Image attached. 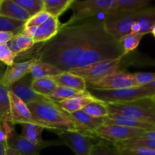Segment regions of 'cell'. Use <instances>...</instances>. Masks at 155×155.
I'll return each instance as SVG.
<instances>
[{"mask_svg": "<svg viewBox=\"0 0 155 155\" xmlns=\"http://www.w3.org/2000/svg\"><path fill=\"white\" fill-rule=\"evenodd\" d=\"M99 21L92 18L79 24L60 27L55 36L38 48L36 58L63 72L76 69Z\"/></svg>", "mask_w": 155, "mask_h": 155, "instance_id": "1", "label": "cell"}, {"mask_svg": "<svg viewBox=\"0 0 155 155\" xmlns=\"http://www.w3.org/2000/svg\"><path fill=\"white\" fill-rule=\"evenodd\" d=\"M120 56H124V50L119 41L107 33L103 20H100L76 69L85 68L102 61L112 60Z\"/></svg>", "mask_w": 155, "mask_h": 155, "instance_id": "2", "label": "cell"}, {"mask_svg": "<svg viewBox=\"0 0 155 155\" xmlns=\"http://www.w3.org/2000/svg\"><path fill=\"white\" fill-rule=\"evenodd\" d=\"M27 107L33 117L42 123L48 130L83 133L71 114L64 110L57 102L49 99L31 103L27 104Z\"/></svg>", "mask_w": 155, "mask_h": 155, "instance_id": "3", "label": "cell"}, {"mask_svg": "<svg viewBox=\"0 0 155 155\" xmlns=\"http://www.w3.org/2000/svg\"><path fill=\"white\" fill-rule=\"evenodd\" d=\"M116 0H74L71 5L72 8V17L60 27L72 25L80 22L88 18H92L98 14H105L106 15L116 11Z\"/></svg>", "mask_w": 155, "mask_h": 155, "instance_id": "4", "label": "cell"}, {"mask_svg": "<svg viewBox=\"0 0 155 155\" xmlns=\"http://www.w3.org/2000/svg\"><path fill=\"white\" fill-rule=\"evenodd\" d=\"M88 91L92 96L107 104H122L155 96V90L144 86L116 90L88 89Z\"/></svg>", "mask_w": 155, "mask_h": 155, "instance_id": "5", "label": "cell"}, {"mask_svg": "<svg viewBox=\"0 0 155 155\" xmlns=\"http://www.w3.org/2000/svg\"><path fill=\"white\" fill-rule=\"evenodd\" d=\"M109 114H118L132 119L155 125L154 103L151 98L122 104H107Z\"/></svg>", "mask_w": 155, "mask_h": 155, "instance_id": "6", "label": "cell"}, {"mask_svg": "<svg viewBox=\"0 0 155 155\" xmlns=\"http://www.w3.org/2000/svg\"><path fill=\"white\" fill-rule=\"evenodd\" d=\"M142 10L133 12L115 11L108 14L103 19L106 30L114 39L119 41L123 36L131 33L132 26L137 21Z\"/></svg>", "mask_w": 155, "mask_h": 155, "instance_id": "7", "label": "cell"}, {"mask_svg": "<svg viewBox=\"0 0 155 155\" xmlns=\"http://www.w3.org/2000/svg\"><path fill=\"white\" fill-rule=\"evenodd\" d=\"M63 145L71 148L76 155H90L92 148L100 140L92 134L77 131H54Z\"/></svg>", "mask_w": 155, "mask_h": 155, "instance_id": "8", "label": "cell"}, {"mask_svg": "<svg viewBox=\"0 0 155 155\" xmlns=\"http://www.w3.org/2000/svg\"><path fill=\"white\" fill-rule=\"evenodd\" d=\"M87 90H116L127 88L137 87L133 74L126 72L124 70H118L100 80L86 82Z\"/></svg>", "mask_w": 155, "mask_h": 155, "instance_id": "9", "label": "cell"}, {"mask_svg": "<svg viewBox=\"0 0 155 155\" xmlns=\"http://www.w3.org/2000/svg\"><path fill=\"white\" fill-rule=\"evenodd\" d=\"M124 58V56H120L112 60L102 61L85 68L71 70L68 72L82 77L86 82L95 81L120 70V64Z\"/></svg>", "mask_w": 155, "mask_h": 155, "instance_id": "10", "label": "cell"}, {"mask_svg": "<svg viewBox=\"0 0 155 155\" xmlns=\"http://www.w3.org/2000/svg\"><path fill=\"white\" fill-rule=\"evenodd\" d=\"M146 130L120 125L103 124L95 131V135L99 139L111 143H120L142 136Z\"/></svg>", "mask_w": 155, "mask_h": 155, "instance_id": "11", "label": "cell"}, {"mask_svg": "<svg viewBox=\"0 0 155 155\" xmlns=\"http://www.w3.org/2000/svg\"><path fill=\"white\" fill-rule=\"evenodd\" d=\"M8 145L22 155H38L39 154V151L44 148L64 145L60 139L49 141L42 140L39 143L35 144L26 139L21 135H18L13 130L8 136Z\"/></svg>", "mask_w": 155, "mask_h": 155, "instance_id": "12", "label": "cell"}, {"mask_svg": "<svg viewBox=\"0 0 155 155\" xmlns=\"http://www.w3.org/2000/svg\"><path fill=\"white\" fill-rule=\"evenodd\" d=\"M9 98V117L8 122L13 125L15 124H32L39 126L43 129L47 127L42 123L35 119L29 110L27 104H25L18 96L8 91ZM48 130V129H47Z\"/></svg>", "mask_w": 155, "mask_h": 155, "instance_id": "13", "label": "cell"}, {"mask_svg": "<svg viewBox=\"0 0 155 155\" xmlns=\"http://www.w3.org/2000/svg\"><path fill=\"white\" fill-rule=\"evenodd\" d=\"M36 59V58L33 57L25 61L15 62L12 65L7 67L0 78L1 84L9 89L16 82L30 74Z\"/></svg>", "mask_w": 155, "mask_h": 155, "instance_id": "14", "label": "cell"}, {"mask_svg": "<svg viewBox=\"0 0 155 155\" xmlns=\"http://www.w3.org/2000/svg\"><path fill=\"white\" fill-rule=\"evenodd\" d=\"M33 78L30 74L21 78L18 82L12 85L8 89L9 91L22 100L25 104H29L38 101L49 100L47 97L37 94L33 91L31 87Z\"/></svg>", "mask_w": 155, "mask_h": 155, "instance_id": "15", "label": "cell"}, {"mask_svg": "<svg viewBox=\"0 0 155 155\" xmlns=\"http://www.w3.org/2000/svg\"><path fill=\"white\" fill-rule=\"evenodd\" d=\"M58 18L51 16L43 24L37 27L33 39L35 44L44 43L52 39L60 30Z\"/></svg>", "mask_w": 155, "mask_h": 155, "instance_id": "16", "label": "cell"}, {"mask_svg": "<svg viewBox=\"0 0 155 155\" xmlns=\"http://www.w3.org/2000/svg\"><path fill=\"white\" fill-rule=\"evenodd\" d=\"M70 114L83 133L95 135V131L104 124V118L93 117L83 110Z\"/></svg>", "mask_w": 155, "mask_h": 155, "instance_id": "17", "label": "cell"}, {"mask_svg": "<svg viewBox=\"0 0 155 155\" xmlns=\"http://www.w3.org/2000/svg\"><path fill=\"white\" fill-rule=\"evenodd\" d=\"M104 124L124 126V127H132V128L142 129L146 131L155 130V125L141 122L118 114H109L108 117L104 118Z\"/></svg>", "mask_w": 155, "mask_h": 155, "instance_id": "18", "label": "cell"}, {"mask_svg": "<svg viewBox=\"0 0 155 155\" xmlns=\"http://www.w3.org/2000/svg\"><path fill=\"white\" fill-rule=\"evenodd\" d=\"M0 16L24 23L30 18L28 13L15 0H0Z\"/></svg>", "mask_w": 155, "mask_h": 155, "instance_id": "19", "label": "cell"}, {"mask_svg": "<svg viewBox=\"0 0 155 155\" xmlns=\"http://www.w3.org/2000/svg\"><path fill=\"white\" fill-rule=\"evenodd\" d=\"M51 79L59 86L70 88L78 91L87 90V83L82 77L70 72H62L58 75L51 77Z\"/></svg>", "mask_w": 155, "mask_h": 155, "instance_id": "20", "label": "cell"}, {"mask_svg": "<svg viewBox=\"0 0 155 155\" xmlns=\"http://www.w3.org/2000/svg\"><path fill=\"white\" fill-rule=\"evenodd\" d=\"M97 101H99V100L89 93L85 95H80V96L67 98L57 103L67 113L73 114L78 110H83L86 105Z\"/></svg>", "mask_w": 155, "mask_h": 155, "instance_id": "21", "label": "cell"}, {"mask_svg": "<svg viewBox=\"0 0 155 155\" xmlns=\"http://www.w3.org/2000/svg\"><path fill=\"white\" fill-rule=\"evenodd\" d=\"M6 45L14 54L18 56L21 53H24L31 49L35 43L33 38L29 37L20 32L14 35L12 39Z\"/></svg>", "mask_w": 155, "mask_h": 155, "instance_id": "22", "label": "cell"}, {"mask_svg": "<svg viewBox=\"0 0 155 155\" xmlns=\"http://www.w3.org/2000/svg\"><path fill=\"white\" fill-rule=\"evenodd\" d=\"M62 72L63 71L59 70L56 67L50 64L41 61L39 59L36 58L30 69V74L33 79H39L54 77Z\"/></svg>", "mask_w": 155, "mask_h": 155, "instance_id": "23", "label": "cell"}, {"mask_svg": "<svg viewBox=\"0 0 155 155\" xmlns=\"http://www.w3.org/2000/svg\"><path fill=\"white\" fill-rule=\"evenodd\" d=\"M74 0H44V11L51 16L59 18L70 8Z\"/></svg>", "mask_w": 155, "mask_h": 155, "instance_id": "24", "label": "cell"}, {"mask_svg": "<svg viewBox=\"0 0 155 155\" xmlns=\"http://www.w3.org/2000/svg\"><path fill=\"white\" fill-rule=\"evenodd\" d=\"M31 87L33 91L37 94L48 97L53 93V92L58 87V85L51 77H45V78L33 79Z\"/></svg>", "mask_w": 155, "mask_h": 155, "instance_id": "25", "label": "cell"}, {"mask_svg": "<svg viewBox=\"0 0 155 155\" xmlns=\"http://www.w3.org/2000/svg\"><path fill=\"white\" fill-rule=\"evenodd\" d=\"M136 22L141 27L140 33L146 35L151 33L153 26L155 25V7H148L142 9Z\"/></svg>", "mask_w": 155, "mask_h": 155, "instance_id": "26", "label": "cell"}, {"mask_svg": "<svg viewBox=\"0 0 155 155\" xmlns=\"http://www.w3.org/2000/svg\"><path fill=\"white\" fill-rule=\"evenodd\" d=\"M116 11L123 12H137L149 7L151 3L148 0H116Z\"/></svg>", "mask_w": 155, "mask_h": 155, "instance_id": "27", "label": "cell"}, {"mask_svg": "<svg viewBox=\"0 0 155 155\" xmlns=\"http://www.w3.org/2000/svg\"><path fill=\"white\" fill-rule=\"evenodd\" d=\"M89 91H78L75 89H70V88L63 87V86H59L56 88L55 90L53 92L52 94L48 96L47 98H49L51 101L54 102H60L63 100L67 98H72V97L80 96V95H85L89 94Z\"/></svg>", "mask_w": 155, "mask_h": 155, "instance_id": "28", "label": "cell"}, {"mask_svg": "<svg viewBox=\"0 0 155 155\" xmlns=\"http://www.w3.org/2000/svg\"><path fill=\"white\" fill-rule=\"evenodd\" d=\"M145 35L142 33H129L126 36H123L119 40L120 44L124 50V56L125 57L130 52L136 50L139 46L141 40Z\"/></svg>", "mask_w": 155, "mask_h": 155, "instance_id": "29", "label": "cell"}, {"mask_svg": "<svg viewBox=\"0 0 155 155\" xmlns=\"http://www.w3.org/2000/svg\"><path fill=\"white\" fill-rule=\"evenodd\" d=\"M21 136L35 144L42 142V133L44 130L42 127L32 124H21Z\"/></svg>", "mask_w": 155, "mask_h": 155, "instance_id": "30", "label": "cell"}, {"mask_svg": "<svg viewBox=\"0 0 155 155\" xmlns=\"http://www.w3.org/2000/svg\"><path fill=\"white\" fill-rule=\"evenodd\" d=\"M83 110L87 114L95 118H105L109 115L107 104L100 100L90 103L86 105Z\"/></svg>", "mask_w": 155, "mask_h": 155, "instance_id": "31", "label": "cell"}, {"mask_svg": "<svg viewBox=\"0 0 155 155\" xmlns=\"http://www.w3.org/2000/svg\"><path fill=\"white\" fill-rule=\"evenodd\" d=\"M2 69L0 68V78L2 75ZM8 89L3 86L0 83V123L3 121H8L9 117V98H8Z\"/></svg>", "mask_w": 155, "mask_h": 155, "instance_id": "32", "label": "cell"}, {"mask_svg": "<svg viewBox=\"0 0 155 155\" xmlns=\"http://www.w3.org/2000/svg\"><path fill=\"white\" fill-rule=\"evenodd\" d=\"M90 155H120L114 144L100 139L92 148Z\"/></svg>", "mask_w": 155, "mask_h": 155, "instance_id": "33", "label": "cell"}, {"mask_svg": "<svg viewBox=\"0 0 155 155\" xmlns=\"http://www.w3.org/2000/svg\"><path fill=\"white\" fill-rule=\"evenodd\" d=\"M24 25L23 21L0 16V31L2 32H12L16 34L21 32Z\"/></svg>", "mask_w": 155, "mask_h": 155, "instance_id": "34", "label": "cell"}, {"mask_svg": "<svg viewBox=\"0 0 155 155\" xmlns=\"http://www.w3.org/2000/svg\"><path fill=\"white\" fill-rule=\"evenodd\" d=\"M28 13L30 17L44 10V0H15Z\"/></svg>", "mask_w": 155, "mask_h": 155, "instance_id": "35", "label": "cell"}, {"mask_svg": "<svg viewBox=\"0 0 155 155\" xmlns=\"http://www.w3.org/2000/svg\"><path fill=\"white\" fill-rule=\"evenodd\" d=\"M114 145L120 155H155V149L151 148L145 147H124L115 144Z\"/></svg>", "mask_w": 155, "mask_h": 155, "instance_id": "36", "label": "cell"}, {"mask_svg": "<svg viewBox=\"0 0 155 155\" xmlns=\"http://www.w3.org/2000/svg\"><path fill=\"white\" fill-rule=\"evenodd\" d=\"M115 145L124 147H145L155 149V139H147L137 137L120 143H116Z\"/></svg>", "mask_w": 155, "mask_h": 155, "instance_id": "37", "label": "cell"}, {"mask_svg": "<svg viewBox=\"0 0 155 155\" xmlns=\"http://www.w3.org/2000/svg\"><path fill=\"white\" fill-rule=\"evenodd\" d=\"M51 15L45 11H42L39 13L36 14L33 17H30L25 23L24 27H39L43 24L45 21L48 19Z\"/></svg>", "mask_w": 155, "mask_h": 155, "instance_id": "38", "label": "cell"}, {"mask_svg": "<svg viewBox=\"0 0 155 155\" xmlns=\"http://www.w3.org/2000/svg\"><path fill=\"white\" fill-rule=\"evenodd\" d=\"M17 57L7 45H0V62L8 67L15 63V59Z\"/></svg>", "mask_w": 155, "mask_h": 155, "instance_id": "39", "label": "cell"}, {"mask_svg": "<svg viewBox=\"0 0 155 155\" xmlns=\"http://www.w3.org/2000/svg\"><path fill=\"white\" fill-rule=\"evenodd\" d=\"M138 86H143L155 80V73H136L133 74Z\"/></svg>", "mask_w": 155, "mask_h": 155, "instance_id": "40", "label": "cell"}, {"mask_svg": "<svg viewBox=\"0 0 155 155\" xmlns=\"http://www.w3.org/2000/svg\"><path fill=\"white\" fill-rule=\"evenodd\" d=\"M14 35H15V33H12V32L0 31V45L7 44L12 39Z\"/></svg>", "mask_w": 155, "mask_h": 155, "instance_id": "41", "label": "cell"}, {"mask_svg": "<svg viewBox=\"0 0 155 155\" xmlns=\"http://www.w3.org/2000/svg\"><path fill=\"white\" fill-rule=\"evenodd\" d=\"M36 29H37V27H24L21 30V33L29 37L33 38L36 33Z\"/></svg>", "mask_w": 155, "mask_h": 155, "instance_id": "42", "label": "cell"}, {"mask_svg": "<svg viewBox=\"0 0 155 155\" xmlns=\"http://www.w3.org/2000/svg\"><path fill=\"white\" fill-rule=\"evenodd\" d=\"M139 137L142 138V139H155V130L146 131L143 135H142V136H139Z\"/></svg>", "mask_w": 155, "mask_h": 155, "instance_id": "43", "label": "cell"}, {"mask_svg": "<svg viewBox=\"0 0 155 155\" xmlns=\"http://www.w3.org/2000/svg\"><path fill=\"white\" fill-rule=\"evenodd\" d=\"M5 155H22L20 154L18 151H17L16 150L13 149V148H10V147H8L6 148L5 151Z\"/></svg>", "mask_w": 155, "mask_h": 155, "instance_id": "44", "label": "cell"}, {"mask_svg": "<svg viewBox=\"0 0 155 155\" xmlns=\"http://www.w3.org/2000/svg\"><path fill=\"white\" fill-rule=\"evenodd\" d=\"M8 146L0 142V155H5L6 148Z\"/></svg>", "mask_w": 155, "mask_h": 155, "instance_id": "45", "label": "cell"}, {"mask_svg": "<svg viewBox=\"0 0 155 155\" xmlns=\"http://www.w3.org/2000/svg\"><path fill=\"white\" fill-rule=\"evenodd\" d=\"M144 86L149 88V89H154V90H155V80H154V81L151 82V83H148V84L145 85V86Z\"/></svg>", "mask_w": 155, "mask_h": 155, "instance_id": "46", "label": "cell"}, {"mask_svg": "<svg viewBox=\"0 0 155 155\" xmlns=\"http://www.w3.org/2000/svg\"><path fill=\"white\" fill-rule=\"evenodd\" d=\"M151 33L153 35V36L155 38V25L153 26V27L151 30Z\"/></svg>", "mask_w": 155, "mask_h": 155, "instance_id": "47", "label": "cell"}, {"mask_svg": "<svg viewBox=\"0 0 155 155\" xmlns=\"http://www.w3.org/2000/svg\"><path fill=\"white\" fill-rule=\"evenodd\" d=\"M1 67H2V64L1 62H0V68H1Z\"/></svg>", "mask_w": 155, "mask_h": 155, "instance_id": "48", "label": "cell"}, {"mask_svg": "<svg viewBox=\"0 0 155 155\" xmlns=\"http://www.w3.org/2000/svg\"><path fill=\"white\" fill-rule=\"evenodd\" d=\"M151 99H152V98H151ZM153 101H154V107H155V101H154V100H153Z\"/></svg>", "mask_w": 155, "mask_h": 155, "instance_id": "49", "label": "cell"}, {"mask_svg": "<svg viewBox=\"0 0 155 155\" xmlns=\"http://www.w3.org/2000/svg\"><path fill=\"white\" fill-rule=\"evenodd\" d=\"M152 98V99H153V100H154V101H155V96L154 97V98Z\"/></svg>", "mask_w": 155, "mask_h": 155, "instance_id": "50", "label": "cell"}, {"mask_svg": "<svg viewBox=\"0 0 155 155\" xmlns=\"http://www.w3.org/2000/svg\"><path fill=\"white\" fill-rule=\"evenodd\" d=\"M38 155H39V154H38Z\"/></svg>", "mask_w": 155, "mask_h": 155, "instance_id": "51", "label": "cell"}, {"mask_svg": "<svg viewBox=\"0 0 155 155\" xmlns=\"http://www.w3.org/2000/svg\"><path fill=\"white\" fill-rule=\"evenodd\" d=\"M0 124H1V123H0Z\"/></svg>", "mask_w": 155, "mask_h": 155, "instance_id": "52", "label": "cell"}]
</instances>
